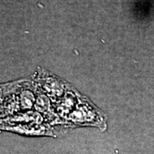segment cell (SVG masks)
Returning <instances> with one entry per match:
<instances>
[{
	"label": "cell",
	"instance_id": "6da1fadb",
	"mask_svg": "<svg viewBox=\"0 0 154 154\" xmlns=\"http://www.w3.org/2000/svg\"><path fill=\"white\" fill-rule=\"evenodd\" d=\"M76 105L69 116L70 128L79 126H93L104 131L107 128V118L104 113L86 97L77 96Z\"/></svg>",
	"mask_w": 154,
	"mask_h": 154
},
{
	"label": "cell",
	"instance_id": "7a4b0ae2",
	"mask_svg": "<svg viewBox=\"0 0 154 154\" xmlns=\"http://www.w3.org/2000/svg\"><path fill=\"white\" fill-rule=\"evenodd\" d=\"M2 130L15 132L21 135L29 136H49L55 137L56 135L53 129V126L47 123L43 124H19L16 126H1Z\"/></svg>",
	"mask_w": 154,
	"mask_h": 154
}]
</instances>
